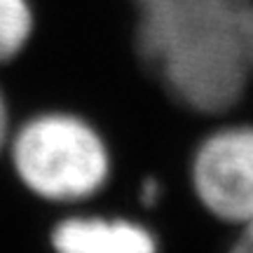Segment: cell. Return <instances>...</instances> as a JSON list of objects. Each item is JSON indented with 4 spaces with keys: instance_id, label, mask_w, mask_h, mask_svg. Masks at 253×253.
Listing matches in <instances>:
<instances>
[{
    "instance_id": "6da1fadb",
    "label": "cell",
    "mask_w": 253,
    "mask_h": 253,
    "mask_svg": "<svg viewBox=\"0 0 253 253\" xmlns=\"http://www.w3.org/2000/svg\"><path fill=\"white\" fill-rule=\"evenodd\" d=\"M138 54L197 113L223 115L253 75V0H131Z\"/></svg>"
},
{
    "instance_id": "7a4b0ae2",
    "label": "cell",
    "mask_w": 253,
    "mask_h": 253,
    "mask_svg": "<svg viewBox=\"0 0 253 253\" xmlns=\"http://www.w3.org/2000/svg\"><path fill=\"white\" fill-rule=\"evenodd\" d=\"M12 164L38 199L54 207H82L108 181L110 153L84 118L68 110H42L17 131Z\"/></svg>"
},
{
    "instance_id": "3957f363",
    "label": "cell",
    "mask_w": 253,
    "mask_h": 253,
    "mask_svg": "<svg viewBox=\"0 0 253 253\" xmlns=\"http://www.w3.org/2000/svg\"><path fill=\"white\" fill-rule=\"evenodd\" d=\"M190 185L202 207L232 227L253 223V125L220 122L190 160Z\"/></svg>"
},
{
    "instance_id": "277c9868",
    "label": "cell",
    "mask_w": 253,
    "mask_h": 253,
    "mask_svg": "<svg viewBox=\"0 0 253 253\" xmlns=\"http://www.w3.org/2000/svg\"><path fill=\"white\" fill-rule=\"evenodd\" d=\"M54 253H157L153 230L126 216L63 207L49 230Z\"/></svg>"
},
{
    "instance_id": "5b68a950",
    "label": "cell",
    "mask_w": 253,
    "mask_h": 253,
    "mask_svg": "<svg viewBox=\"0 0 253 253\" xmlns=\"http://www.w3.org/2000/svg\"><path fill=\"white\" fill-rule=\"evenodd\" d=\"M33 36V12L28 0H0V61L24 52Z\"/></svg>"
},
{
    "instance_id": "8992f818",
    "label": "cell",
    "mask_w": 253,
    "mask_h": 253,
    "mask_svg": "<svg viewBox=\"0 0 253 253\" xmlns=\"http://www.w3.org/2000/svg\"><path fill=\"white\" fill-rule=\"evenodd\" d=\"M227 253H253V223L239 227V232L232 239Z\"/></svg>"
},
{
    "instance_id": "52a82bcc",
    "label": "cell",
    "mask_w": 253,
    "mask_h": 253,
    "mask_svg": "<svg viewBox=\"0 0 253 253\" xmlns=\"http://www.w3.org/2000/svg\"><path fill=\"white\" fill-rule=\"evenodd\" d=\"M5 134H7V108H5V101L0 96V145L5 141Z\"/></svg>"
}]
</instances>
